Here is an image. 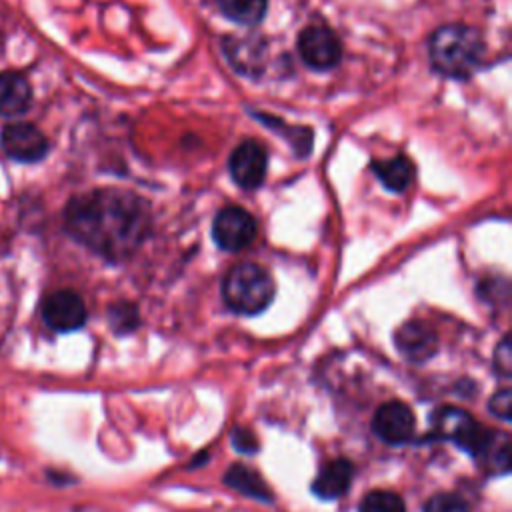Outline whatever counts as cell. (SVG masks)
Returning <instances> with one entry per match:
<instances>
[{
  "mask_svg": "<svg viewBox=\"0 0 512 512\" xmlns=\"http://www.w3.org/2000/svg\"><path fill=\"white\" fill-rule=\"evenodd\" d=\"M68 234L108 262L128 260L150 234L148 204L134 192L98 188L74 196L64 210Z\"/></svg>",
  "mask_w": 512,
  "mask_h": 512,
  "instance_id": "6da1fadb",
  "label": "cell"
},
{
  "mask_svg": "<svg viewBox=\"0 0 512 512\" xmlns=\"http://www.w3.org/2000/svg\"><path fill=\"white\" fill-rule=\"evenodd\" d=\"M484 52L486 44L480 30L468 24H444L428 40L432 68L452 80L470 78L480 68Z\"/></svg>",
  "mask_w": 512,
  "mask_h": 512,
  "instance_id": "7a4b0ae2",
  "label": "cell"
},
{
  "mask_svg": "<svg viewBox=\"0 0 512 512\" xmlns=\"http://www.w3.org/2000/svg\"><path fill=\"white\" fill-rule=\"evenodd\" d=\"M222 298L236 314H260L274 298V280L260 264H234L222 278Z\"/></svg>",
  "mask_w": 512,
  "mask_h": 512,
  "instance_id": "3957f363",
  "label": "cell"
},
{
  "mask_svg": "<svg viewBox=\"0 0 512 512\" xmlns=\"http://www.w3.org/2000/svg\"><path fill=\"white\" fill-rule=\"evenodd\" d=\"M434 428H432V438L440 440H450L458 448L470 452L472 456H478L482 446L486 444L490 430L480 426L468 412L454 408V406H444L432 416Z\"/></svg>",
  "mask_w": 512,
  "mask_h": 512,
  "instance_id": "277c9868",
  "label": "cell"
},
{
  "mask_svg": "<svg viewBox=\"0 0 512 512\" xmlns=\"http://www.w3.org/2000/svg\"><path fill=\"white\" fill-rule=\"evenodd\" d=\"M298 52L312 70H330L342 58V42L326 24H310L298 34Z\"/></svg>",
  "mask_w": 512,
  "mask_h": 512,
  "instance_id": "5b68a950",
  "label": "cell"
},
{
  "mask_svg": "<svg viewBox=\"0 0 512 512\" xmlns=\"http://www.w3.org/2000/svg\"><path fill=\"white\" fill-rule=\"evenodd\" d=\"M212 238L222 250L240 252L254 242L256 220L240 206H226L214 216Z\"/></svg>",
  "mask_w": 512,
  "mask_h": 512,
  "instance_id": "8992f818",
  "label": "cell"
},
{
  "mask_svg": "<svg viewBox=\"0 0 512 512\" xmlns=\"http://www.w3.org/2000/svg\"><path fill=\"white\" fill-rule=\"evenodd\" d=\"M228 172L240 188H258L268 172V156L262 144H258L256 140L240 142L228 158Z\"/></svg>",
  "mask_w": 512,
  "mask_h": 512,
  "instance_id": "52a82bcc",
  "label": "cell"
},
{
  "mask_svg": "<svg viewBox=\"0 0 512 512\" xmlns=\"http://www.w3.org/2000/svg\"><path fill=\"white\" fill-rule=\"evenodd\" d=\"M414 412L410 410L408 404L400 400H390L382 404L374 418H372V430L374 434L392 446L406 444L414 436Z\"/></svg>",
  "mask_w": 512,
  "mask_h": 512,
  "instance_id": "ba28073f",
  "label": "cell"
},
{
  "mask_svg": "<svg viewBox=\"0 0 512 512\" xmlns=\"http://www.w3.org/2000/svg\"><path fill=\"white\" fill-rule=\"evenodd\" d=\"M4 152L16 162H38L48 152L46 136L32 124L14 122L4 126L0 134Z\"/></svg>",
  "mask_w": 512,
  "mask_h": 512,
  "instance_id": "9c48e42d",
  "label": "cell"
},
{
  "mask_svg": "<svg viewBox=\"0 0 512 512\" xmlns=\"http://www.w3.org/2000/svg\"><path fill=\"white\" fill-rule=\"evenodd\" d=\"M86 316L84 300L72 290L52 292L42 304V318L56 332H72L82 328Z\"/></svg>",
  "mask_w": 512,
  "mask_h": 512,
  "instance_id": "30bf717a",
  "label": "cell"
},
{
  "mask_svg": "<svg viewBox=\"0 0 512 512\" xmlns=\"http://www.w3.org/2000/svg\"><path fill=\"white\" fill-rule=\"evenodd\" d=\"M396 348L412 362H424L438 350L436 332L422 320L404 322L394 334Z\"/></svg>",
  "mask_w": 512,
  "mask_h": 512,
  "instance_id": "8fae6325",
  "label": "cell"
},
{
  "mask_svg": "<svg viewBox=\"0 0 512 512\" xmlns=\"http://www.w3.org/2000/svg\"><path fill=\"white\" fill-rule=\"evenodd\" d=\"M224 52L230 64L238 70V74L256 76L264 68L266 60V42L254 36H228L224 42Z\"/></svg>",
  "mask_w": 512,
  "mask_h": 512,
  "instance_id": "7c38bea8",
  "label": "cell"
},
{
  "mask_svg": "<svg viewBox=\"0 0 512 512\" xmlns=\"http://www.w3.org/2000/svg\"><path fill=\"white\" fill-rule=\"evenodd\" d=\"M352 474H354V470L348 460H344V458L332 460L312 480V492L324 500L340 498L342 494L348 492Z\"/></svg>",
  "mask_w": 512,
  "mask_h": 512,
  "instance_id": "4fadbf2b",
  "label": "cell"
},
{
  "mask_svg": "<svg viewBox=\"0 0 512 512\" xmlns=\"http://www.w3.org/2000/svg\"><path fill=\"white\" fill-rule=\"evenodd\" d=\"M32 88L18 72H0V116H18L28 110Z\"/></svg>",
  "mask_w": 512,
  "mask_h": 512,
  "instance_id": "5bb4252c",
  "label": "cell"
},
{
  "mask_svg": "<svg viewBox=\"0 0 512 512\" xmlns=\"http://www.w3.org/2000/svg\"><path fill=\"white\" fill-rule=\"evenodd\" d=\"M370 168L382 186L392 192H404L414 180V164L404 154L372 160Z\"/></svg>",
  "mask_w": 512,
  "mask_h": 512,
  "instance_id": "9a60e30c",
  "label": "cell"
},
{
  "mask_svg": "<svg viewBox=\"0 0 512 512\" xmlns=\"http://www.w3.org/2000/svg\"><path fill=\"white\" fill-rule=\"evenodd\" d=\"M224 482L244 496L258 498V500H270V490L262 482V478L254 470H250L242 464L230 466L228 472L224 474Z\"/></svg>",
  "mask_w": 512,
  "mask_h": 512,
  "instance_id": "2e32d148",
  "label": "cell"
},
{
  "mask_svg": "<svg viewBox=\"0 0 512 512\" xmlns=\"http://www.w3.org/2000/svg\"><path fill=\"white\" fill-rule=\"evenodd\" d=\"M222 14L242 26H256L268 10V0H218Z\"/></svg>",
  "mask_w": 512,
  "mask_h": 512,
  "instance_id": "e0dca14e",
  "label": "cell"
},
{
  "mask_svg": "<svg viewBox=\"0 0 512 512\" xmlns=\"http://www.w3.org/2000/svg\"><path fill=\"white\" fill-rule=\"evenodd\" d=\"M476 458H480L490 472L506 474L508 468H510V440H508V436L490 432L486 444L482 446V450L478 452Z\"/></svg>",
  "mask_w": 512,
  "mask_h": 512,
  "instance_id": "ac0fdd59",
  "label": "cell"
},
{
  "mask_svg": "<svg viewBox=\"0 0 512 512\" xmlns=\"http://www.w3.org/2000/svg\"><path fill=\"white\" fill-rule=\"evenodd\" d=\"M358 512H406V506L396 492L372 490L362 498Z\"/></svg>",
  "mask_w": 512,
  "mask_h": 512,
  "instance_id": "d6986e66",
  "label": "cell"
},
{
  "mask_svg": "<svg viewBox=\"0 0 512 512\" xmlns=\"http://www.w3.org/2000/svg\"><path fill=\"white\" fill-rule=\"evenodd\" d=\"M108 322H110V328L116 332V334H128L132 332L140 318H138V310L134 304L130 302H118L114 306L108 308Z\"/></svg>",
  "mask_w": 512,
  "mask_h": 512,
  "instance_id": "ffe728a7",
  "label": "cell"
},
{
  "mask_svg": "<svg viewBox=\"0 0 512 512\" xmlns=\"http://www.w3.org/2000/svg\"><path fill=\"white\" fill-rule=\"evenodd\" d=\"M424 512H470V508L460 496L436 494L426 502Z\"/></svg>",
  "mask_w": 512,
  "mask_h": 512,
  "instance_id": "44dd1931",
  "label": "cell"
},
{
  "mask_svg": "<svg viewBox=\"0 0 512 512\" xmlns=\"http://www.w3.org/2000/svg\"><path fill=\"white\" fill-rule=\"evenodd\" d=\"M494 366L496 372L500 376H510V368H512V348H510V338L504 336L502 342L496 346V354H494Z\"/></svg>",
  "mask_w": 512,
  "mask_h": 512,
  "instance_id": "7402d4cb",
  "label": "cell"
},
{
  "mask_svg": "<svg viewBox=\"0 0 512 512\" xmlns=\"http://www.w3.org/2000/svg\"><path fill=\"white\" fill-rule=\"evenodd\" d=\"M510 404H512L510 388H502V390H498V392L490 398L488 410H490L496 418L508 420V418H510Z\"/></svg>",
  "mask_w": 512,
  "mask_h": 512,
  "instance_id": "603a6c76",
  "label": "cell"
},
{
  "mask_svg": "<svg viewBox=\"0 0 512 512\" xmlns=\"http://www.w3.org/2000/svg\"><path fill=\"white\" fill-rule=\"evenodd\" d=\"M232 442H234V446H236V450H242V452H256L258 448V444H256V440H254V436L248 432V430H244V428H236L234 430V434H232Z\"/></svg>",
  "mask_w": 512,
  "mask_h": 512,
  "instance_id": "cb8c5ba5",
  "label": "cell"
},
{
  "mask_svg": "<svg viewBox=\"0 0 512 512\" xmlns=\"http://www.w3.org/2000/svg\"><path fill=\"white\" fill-rule=\"evenodd\" d=\"M0 46H2V34H0Z\"/></svg>",
  "mask_w": 512,
  "mask_h": 512,
  "instance_id": "d4e9b609",
  "label": "cell"
}]
</instances>
